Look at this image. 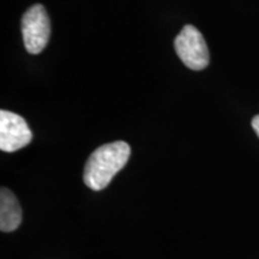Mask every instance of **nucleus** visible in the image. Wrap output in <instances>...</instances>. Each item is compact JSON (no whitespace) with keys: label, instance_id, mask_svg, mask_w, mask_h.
<instances>
[{"label":"nucleus","instance_id":"obj_4","mask_svg":"<svg viewBox=\"0 0 259 259\" xmlns=\"http://www.w3.org/2000/svg\"><path fill=\"white\" fill-rule=\"evenodd\" d=\"M32 139V132L21 115L9 111H0V149L14 153L27 147Z\"/></svg>","mask_w":259,"mask_h":259},{"label":"nucleus","instance_id":"obj_6","mask_svg":"<svg viewBox=\"0 0 259 259\" xmlns=\"http://www.w3.org/2000/svg\"><path fill=\"white\" fill-rule=\"evenodd\" d=\"M252 127H253L254 132L257 134V136L259 137V114L255 115L253 119H252Z\"/></svg>","mask_w":259,"mask_h":259},{"label":"nucleus","instance_id":"obj_2","mask_svg":"<svg viewBox=\"0 0 259 259\" xmlns=\"http://www.w3.org/2000/svg\"><path fill=\"white\" fill-rule=\"evenodd\" d=\"M174 47L178 57L194 71L204 70L209 65V50L202 32L193 25H185L176 37Z\"/></svg>","mask_w":259,"mask_h":259},{"label":"nucleus","instance_id":"obj_5","mask_svg":"<svg viewBox=\"0 0 259 259\" xmlns=\"http://www.w3.org/2000/svg\"><path fill=\"white\" fill-rule=\"evenodd\" d=\"M22 222V208L17 197L6 187L0 192V229L2 232H14Z\"/></svg>","mask_w":259,"mask_h":259},{"label":"nucleus","instance_id":"obj_3","mask_svg":"<svg viewBox=\"0 0 259 259\" xmlns=\"http://www.w3.org/2000/svg\"><path fill=\"white\" fill-rule=\"evenodd\" d=\"M22 34L25 50L30 54H38L46 48L51 36V22L44 6H31L23 15Z\"/></svg>","mask_w":259,"mask_h":259},{"label":"nucleus","instance_id":"obj_1","mask_svg":"<svg viewBox=\"0 0 259 259\" xmlns=\"http://www.w3.org/2000/svg\"><path fill=\"white\" fill-rule=\"evenodd\" d=\"M131 148L126 142L118 141L97 148L90 155L84 167L83 180L94 191H101L109 185L116 173L127 163Z\"/></svg>","mask_w":259,"mask_h":259}]
</instances>
